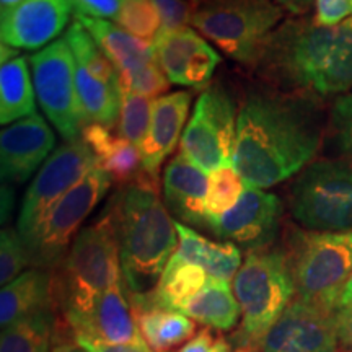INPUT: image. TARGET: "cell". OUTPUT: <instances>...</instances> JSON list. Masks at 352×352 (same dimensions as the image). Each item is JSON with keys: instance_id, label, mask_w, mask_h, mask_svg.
Masks as SVG:
<instances>
[{"instance_id": "3", "label": "cell", "mask_w": 352, "mask_h": 352, "mask_svg": "<svg viewBox=\"0 0 352 352\" xmlns=\"http://www.w3.org/2000/svg\"><path fill=\"white\" fill-rule=\"evenodd\" d=\"M108 208L116 223L126 289L148 292L178 248L176 222L160 199L157 179L144 171L114 195Z\"/></svg>"}, {"instance_id": "6", "label": "cell", "mask_w": 352, "mask_h": 352, "mask_svg": "<svg viewBox=\"0 0 352 352\" xmlns=\"http://www.w3.org/2000/svg\"><path fill=\"white\" fill-rule=\"evenodd\" d=\"M283 250L296 297L334 314L352 276V232L290 230Z\"/></svg>"}, {"instance_id": "40", "label": "cell", "mask_w": 352, "mask_h": 352, "mask_svg": "<svg viewBox=\"0 0 352 352\" xmlns=\"http://www.w3.org/2000/svg\"><path fill=\"white\" fill-rule=\"evenodd\" d=\"M51 352H88L76 341L69 323L60 315H57L54 321Z\"/></svg>"}, {"instance_id": "14", "label": "cell", "mask_w": 352, "mask_h": 352, "mask_svg": "<svg viewBox=\"0 0 352 352\" xmlns=\"http://www.w3.org/2000/svg\"><path fill=\"white\" fill-rule=\"evenodd\" d=\"M334 314L294 297L264 336L259 352H338Z\"/></svg>"}, {"instance_id": "39", "label": "cell", "mask_w": 352, "mask_h": 352, "mask_svg": "<svg viewBox=\"0 0 352 352\" xmlns=\"http://www.w3.org/2000/svg\"><path fill=\"white\" fill-rule=\"evenodd\" d=\"M76 15L88 19H116L126 0H67Z\"/></svg>"}, {"instance_id": "19", "label": "cell", "mask_w": 352, "mask_h": 352, "mask_svg": "<svg viewBox=\"0 0 352 352\" xmlns=\"http://www.w3.org/2000/svg\"><path fill=\"white\" fill-rule=\"evenodd\" d=\"M189 104L191 94L188 91L164 95L152 103L151 127L144 144L140 145L142 170L151 178L158 179L160 166L175 151L178 140H182Z\"/></svg>"}, {"instance_id": "5", "label": "cell", "mask_w": 352, "mask_h": 352, "mask_svg": "<svg viewBox=\"0 0 352 352\" xmlns=\"http://www.w3.org/2000/svg\"><path fill=\"white\" fill-rule=\"evenodd\" d=\"M232 289L241 308V323L232 334L233 352H259L264 336L296 297L283 248L246 253Z\"/></svg>"}, {"instance_id": "32", "label": "cell", "mask_w": 352, "mask_h": 352, "mask_svg": "<svg viewBox=\"0 0 352 352\" xmlns=\"http://www.w3.org/2000/svg\"><path fill=\"white\" fill-rule=\"evenodd\" d=\"M114 21L132 36L144 41L155 39L162 28L160 15L152 0H126Z\"/></svg>"}, {"instance_id": "10", "label": "cell", "mask_w": 352, "mask_h": 352, "mask_svg": "<svg viewBox=\"0 0 352 352\" xmlns=\"http://www.w3.org/2000/svg\"><path fill=\"white\" fill-rule=\"evenodd\" d=\"M111 183L107 171L95 166L57 202L28 245L34 267L47 270L60 264L70 243L82 232L83 222L107 196Z\"/></svg>"}, {"instance_id": "34", "label": "cell", "mask_w": 352, "mask_h": 352, "mask_svg": "<svg viewBox=\"0 0 352 352\" xmlns=\"http://www.w3.org/2000/svg\"><path fill=\"white\" fill-rule=\"evenodd\" d=\"M121 85L126 90L138 94L145 98H160L162 94L168 90L170 80L166 78L158 63H152L140 69L139 72L132 74L129 77L121 78Z\"/></svg>"}, {"instance_id": "35", "label": "cell", "mask_w": 352, "mask_h": 352, "mask_svg": "<svg viewBox=\"0 0 352 352\" xmlns=\"http://www.w3.org/2000/svg\"><path fill=\"white\" fill-rule=\"evenodd\" d=\"M329 126L338 147L352 157V94L338 96L334 101Z\"/></svg>"}, {"instance_id": "15", "label": "cell", "mask_w": 352, "mask_h": 352, "mask_svg": "<svg viewBox=\"0 0 352 352\" xmlns=\"http://www.w3.org/2000/svg\"><path fill=\"white\" fill-rule=\"evenodd\" d=\"M152 44L158 65L175 85L206 87L220 64L217 51L188 26L160 30Z\"/></svg>"}, {"instance_id": "36", "label": "cell", "mask_w": 352, "mask_h": 352, "mask_svg": "<svg viewBox=\"0 0 352 352\" xmlns=\"http://www.w3.org/2000/svg\"><path fill=\"white\" fill-rule=\"evenodd\" d=\"M158 15H160V30L186 28L191 23L196 3L192 0H152Z\"/></svg>"}, {"instance_id": "13", "label": "cell", "mask_w": 352, "mask_h": 352, "mask_svg": "<svg viewBox=\"0 0 352 352\" xmlns=\"http://www.w3.org/2000/svg\"><path fill=\"white\" fill-rule=\"evenodd\" d=\"M283 217V202L272 192L246 186L243 195L226 214L209 226L219 239L252 250L267 248L276 240Z\"/></svg>"}, {"instance_id": "8", "label": "cell", "mask_w": 352, "mask_h": 352, "mask_svg": "<svg viewBox=\"0 0 352 352\" xmlns=\"http://www.w3.org/2000/svg\"><path fill=\"white\" fill-rule=\"evenodd\" d=\"M290 214L311 232H352V165L320 160L303 168L290 189Z\"/></svg>"}, {"instance_id": "23", "label": "cell", "mask_w": 352, "mask_h": 352, "mask_svg": "<svg viewBox=\"0 0 352 352\" xmlns=\"http://www.w3.org/2000/svg\"><path fill=\"white\" fill-rule=\"evenodd\" d=\"M76 20L91 34L101 51L108 56V59L120 72L121 78L139 72L145 65L157 63L151 41L132 36L121 26L108 20L88 19L82 15H76Z\"/></svg>"}, {"instance_id": "12", "label": "cell", "mask_w": 352, "mask_h": 352, "mask_svg": "<svg viewBox=\"0 0 352 352\" xmlns=\"http://www.w3.org/2000/svg\"><path fill=\"white\" fill-rule=\"evenodd\" d=\"M236 118L235 101L226 88H206L179 140L182 155L204 173L230 165L235 152Z\"/></svg>"}, {"instance_id": "45", "label": "cell", "mask_w": 352, "mask_h": 352, "mask_svg": "<svg viewBox=\"0 0 352 352\" xmlns=\"http://www.w3.org/2000/svg\"><path fill=\"white\" fill-rule=\"evenodd\" d=\"M21 2H25V0H0V7H2V12H7L13 7L20 6Z\"/></svg>"}, {"instance_id": "26", "label": "cell", "mask_w": 352, "mask_h": 352, "mask_svg": "<svg viewBox=\"0 0 352 352\" xmlns=\"http://www.w3.org/2000/svg\"><path fill=\"white\" fill-rule=\"evenodd\" d=\"M179 314L186 315L196 323L212 328L215 331H232L239 328L241 316L240 303L236 300L230 283L210 279L195 297L178 307Z\"/></svg>"}, {"instance_id": "27", "label": "cell", "mask_w": 352, "mask_h": 352, "mask_svg": "<svg viewBox=\"0 0 352 352\" xmlns=\"http://www.w3.org/2000/svg\"><path fill=\"white\" fill-rule=\"evenodd\" d=\"M36 111V94L23 56L3 60L0 67V122L12 124Z\"/></svg>"}, {"instance_id": "21", "label": "cell", "mask_w": 352, "mask_h": 352, "mask_svg": "<svg viewBox=\"0 0 352 352\" xmlns=\"http://www.w3.org/2000/svg\"><path fill=\"white\" fill-rule=\"evenodd\" d=\"M41 314H57L54 280L46 270H28L10 284L3 285L0 292L2 329Z\"/></svg>"}, {"instance_id": "38", "label": "cell", "mask_w": 352, "mask_h": 352, "mask_svg": "<svg viewBox=\"0 0 352 352\" xmlns=\"http://www.w3.org/2000/svg\"><path fill=\"white\" fill-rule=\"evenodd\" d=\"M314 21L321 26H336L352 19V0H315Z\"/></svg>"}, {"instance_id": "18", "label": "cell", "mask_w": 352, "mask_h": 352, "mask_svg": "<svg viewBox=\"0 0 352 352\" xmlns=\"http://www.w3.org/2000/svg\"><path fill=\"white\" fill-rule=\"evenodd\" d=\"M69 327L74 338H85L108 344H131L144 341L132 311L129 296H126L124 279L113 284L98 298L90 314L69 323Z\"/></svg>"}, {"instance_id": "43", "label": "cell", "mask_w": 352, "mask_h": 352, "mask_svg": "<svg viewBox=\"0 0 352 352\" xmlns=\"http://www.w3.org/2000/svg\"><path fill=\"white\" fill-rule=\"evenodd\" d=\"M277 3L284 12H289L290 15H305L310 10L311 6L315 3V0H272Z\"/></svg>"}, {"instance_id": "17", "label": "cell", "mask_w": 352, "mask_h": 352, "mask_svg": "<svg viewBox=\"0 0 352 352\" xmlns=\"http://www.w3.org/2000/svg\"><path fill=\"white\" fill-rule=\"evenodd\" d=\"M56 145V135L39 114L13 122L0 134V171L7 184L32 178Z\"/></svg>"}, {"instance_id": "33", "label": "cell", "mask_w": 352, "mask_h": 352, "mask_svg": "<svg viewBox=\"0 0 352 352\" xmlns=\"http://www.w3.org/2000/svg\"><path fill=\"white\" fill-rule=\"evenodd\" d=\"M32 264L30 250L16 228H3L0 235V283L10 284Z\"/></svg>"}, {"instance_id": "20", "label": "cell", "mask_w": 352, "mask_h": 352, "mask_svg": "<svg viewBox=\"0 0 352 352\" xmlns=\"http://www.w3.org/2000/svg\"><path fill=\"white\" fill-rule=\"evenodd\" d=\"M209 176L195 164L176 155L164 171V201L170 214L189 227H206Z\"/></svg>"}, {"instance_id": "11", "label": "cell", "mask_w": 352, "mask_h": 352, "mask_svg": "<svg viewBox=\"0 0 352 352\" xmlns=\"http://www.w3.org/2000/svg\"><path fill=\"white\" fill-rule=\"evenodd\" d=\"M95 166H98V158L83 139L65 142L52 152L21 199L16 230L26 246L32 243L51 209Z\"/></svg>"}, {"instance_id": "41", "label": "cell", "mask_w": 352, "mask_h": 352, "mask_svg": "<svg viewBox=\"0 0 352 352\" xmlns=\"http://www.w3.org/2000/svg\"><path fill=\"white\" fill-rule=\"evenodd\" d=\"M76 341L88 352H153L147 342H131V344H108V342L91 341L85 338H76Z\"/></svg>"}, {"instance_id": "22", "label": "cell", "mask_w": 352, "mask_h": 352, "mask_svg": "<svg viewBox=\"0 0 352 352\" xmlns=\"http://www.w3.org/2000/svg\"><path fill=\"white\" fill-rule=\"evenodd\" d=\"M129 302L140 336L153 352H171L196 334V321L155 305L148 292H129Z\"/></svg>"}, {"instance_id": "25", "label": "cell", "mask_w": 352, "mask_h": 352, "mask_svg": "<svg viewBox=\"0 0 352 352\" xmlns=\"http://www.w3.org/2000/svg\"><path fill=\"white\" fill-rule=\"evenodd\" d=\"M82 139L98 158L100 168L107 171L113 182L129 184L144 173L139 147L121 135H113L109 127L91 122L83 129Z\"/></svg>"}, {"instance_id": "16", "label": "cell", "mask_w": 352, "mask_h": 352, "mask_svg": "<svg viewBox=\"0 0 352 352\" xmlns=\"http://www.w3.org/2000/svg\"><path fill=\"white\" fill-rule=\"evenodd\" d=\"M72 7L67 0H25L20 6L2 12V44L15 50H39L64 32Z\"/></svg>"}, {"instance_id": "29", "label": "cell", "mask_w": 352, "mask_h": 352, "mask_svg": "<svg viewBox=\"0 0 352 352\" xmlns=\"http://www.w3.org/2000/svg\"><path fill=\"white\" fill-rule=\"evenodd\" d=\"M56 316L57 314H41L6 328L0 352H51Z\"/></svg>"}, {"instance_id": "28", "label": "cell", "mask_w": 352, "mask_h": 352, "mask_svg": "<svg viewBox=\"0 0 352 352\" xmlns=\"http://www.w3.org/2000/svg\"><path fill=\"white\" fill-rule=\"evenodd\" d=\"M208 280L209 276L202 267L173 254L155 287L148 290V296L155 305L176 311L179 305L195 297Z\"/></svg>"}, {"instance_id": "31", "label": "cell", "mask_w": 352, "mask_h": 352, "mask_svg": "<svg viewBox=\"0 0 352 352\" xmlns=\"http://www.w3.org/2000/svg\"><path fill=\"white\" fill-rule=\"evenodd\" d=\"M152 121V103L151 100L122 88L121 111L118 121V131L121 138L129 140L139 147L144 144L148 127Z\"/></svg>"}, {"instance_id": "24", "label": "cell", "mask_w": 352, "mask_h": 352, "mask_svg": "<svg viewBox=\"0 0 352 352\" xmlns=\"http://www.w3.org/2000/svg\"><path fill=\"white\" fill-rule=\"evenodd\" d=\"M178 248L175 254L186 263L202 267L210 279L230 283L241 266V252L230 241L217 243L197 233L195 228L176 222Z\"/></svg>"}, {"instance_id": "1", "label": "cell", "mask_w": 352, "mask_h": 352, "mask_svg": "<svg viewBox=\"0 0 352 352\" xmlns=\"http://www.w3.org/2000/svg\"><path fill=\"white\" fill-rule=\"evenodd\" d=\"M320 129L303 104L252 91L239 109L232 165L246 186L271 188L297 175L316 155Z\"/></svg>"}, {"instance_id": "44", "label": "cell", "mask_w": 352, "mask_h": 352, "mask_svg": "<svg viewBox=\"0 0 352 352\" xmlns=\"http://www.w3.org/2000/svg\"><path fill=\"white\" fill-rule=\"evenodd\" d=\"M351 303H352V276H351V279L347 280L344 292H342V296H341L340 307H338V308L346 307V305H351Z\"/></svg>"}, {"instance_id": "42", "label": "cell", "mask_w": 352, "mask_h": 352, "mask_svg": "<svg viewBox=\"0 0 352 352\" xmlns=\"http://www.w3.org/2000/svg\"><path fill=\"white\" fill-rule=\"evenodd\" d=\"M334 321H336L340 349L344 352H352V303L338 308L334 311Z\"/></svg>"}, {"instance_id": "4", "label": "cell", "mask_w": 352, "mask_h": 352, "mask_svg": "<svg viewBox=\"0 0 352 352\" xmlns=\"http://www.w3.org/2000/svg\"><path fill=\"white\" fill-rule=\"evenodd\" d=\"M122 279L120 241L109 208L94 223L82 228L65 254L54 280L56 307L67 321L80 320L94 310L107 290Z\"/></svg>"}, {"instance_id": "46", "label": "cell", "mask_w": 352, "mask_h": 352, "mask_svg": "<svg viewBox=\"0 0 352 352\" xmlns=\"http://www.w3.org/2000/svg\"><path fill=\"white\" fill-rule=\"evenodd\" d=\"M192 2H199V0H192Z\"/></svg>"}, {"instance_id": "9", "label": "cell", "mask_w": 352, "mask_h": 352, "mask_svg": "<svg viewBox=\"0 0 352 352\" xmlns=\"http://www.w3.org/2000/svg\"><path fill=\"white\" fill-rule=\"evenodd\" d=\"M33 87L43 113L65 142L82 139L87 126L76 83V59L60 38L30 57Z\"/></svg>"}, {"instance_id": "7", "label": "cell", "mask_w": 352, "mask_h": 352, "mask_svg": "<svg viewBox=\"0 0 352 352\" xmlns=\"http://www.w3.org/2000/svg\"><path fill=\"white\" fill-rule=\"evenodd\" d=\"M191 23L236 63L254 67L284 10L272 0H199Z\"/></svg>"}, {"instance_id": "2", "label": "cell", "mask_w": 352, "mask_h": 352, "mask_svg": "<svg viewBox=\"0 0 352 352\" xmlns=\"http://www.w3.org/2000/svg\"><path fill=\"white\" fill-rule=\"evenodd\" d=\"M253 69L272 83L321 98L347 94L352 88V19L336 26L284 21Z\"/></svg>"}, {"instance_id": "37", "label": "cell", "mask_w": 352, "mask_h": 352, "mask_svg": "<svg viewBox=\"0 0 352 352\" xmlns=\"http://www.w3.org/2000/svg\"><path fill=\"white\" fill-rule=\"evenodd\" d=\"M176 352H233V347L222 331L204 327Z\"/></svg>"}, {"instance_id": "30", "label": "cell", "mask_w": 352, "mask_h": 352, "mask_svg": "<svg viewBox=\"0 0 352 352\" xmlns=\"http://www.w3.org/2000/svg\"><path fill=\"white\" fill-rule=\"evenodd\" d=\"M245 182L235 166L223 165L209 173V189L206 197V223L208 228L215 219L223 215L239 202L245 191Z\"/></svg>"}]
</instances>
